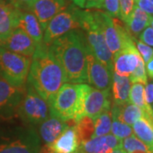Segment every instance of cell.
Here are the masks:
<instances>
[{
	"label": "cell",
	"instance_id": "1",
	"mask_svg": "<svg viewBox=\"0 0 153 153\" xmlns=\"http://www.w3.org/2000/svg\"><path fill=\"white\" fill-rule=\"evenodd\" d=\"M31 58L26 83L50 105L60 87L66 82L65 72L44 42L37 44Z\"/></svg>",
	"mask_w": 153,
	"mask_h": 153
},
{
	"label": "cell",
	"instance_id": "2",
	"mask_svg": "<svg viewBox=\"0 0 153 153\" xmlns=\"http://www.w3.org/2000/svg\"><path fill=\"white\" fill-rule=\"evenodd\" d=\"M49 48L65 72L66 82H88L87 41L82 30L70 31L53 41Z\"/></svg>",
	"mask_w": 153,
	"mask_h": 153
},
{
	"label": "cell",
	"instance_id": "3",
	"mask_svg": "<svg viewBox=\"0 0 153 153\" xmlns=\"http://www.w3.org/2000/svg\"><path fill=\"white\" fill-rule=\"evenodd\" d=\"M0 121V153L40 152V137L33 126L18 116Z\"/></svg>",
	"mask_w": 153,
	"mask_h": 153
},
{
	"label": "cell",
	"instance_id": "4",
	"mask_svg": "<svg viewBox=\"0 0 153 153\" xmlns=\"http://www.w3.org/2000/svg\"><path fill=\"white\" fill-rule=\"evenodd\" d=\"M90 88L87 83L65 82L50 103L51 115L76 123L84 116V102Z\"/></svg>",
	"mask_w": 153,
	"mask_h": 153
},
{
	"label": "cell",
	"instance_id": "5",
	"mask_svg": "<svg viewBox=\"0 0 153 153\" xmlns=\"http://www.w3.org/2000/svg\"><path fill=\"white\" fill-rule=\"evenodd\" d=\"M80 23L81 30L85 34L87 44L94 56L108 69L113 71V55L105 44L103 33L94 19L93 11L82 10Z\"/></svg>",
	"mask_w": 153,
	"mask_h": 153
},
{
	"label": "cell",
	"instance_id": "6",
	"mask_svg": "<svg viewBox=\"0 0 153 153\" xmlns=\"http://www.w3.org/2000/svg\"><path fill=\"white\" fill-rule=\"evenodd\" d=\"M31 58L0 46V76L16 87H24L27 80Z\"/></svg>",
	"mask_w": 153,
	"mask_h": 153
},
{
	"label": "cell",
	"instance_id": "7",
	"mask_svg": "<svg viewBox=\"0 0 153 153\" xmlns=\"http://www.w3.org/2000/svg\"><path fill=\"white\" fill-rule=\"evenodd\" d=\"M17 114L26 123L38 125L51 116L50 105L26 83V93L19 105Z\"/></svg>",
	"mask_w": 153,
	"mask_h": 153
},
{
	"label": "cell",
	"instance_id": "8",
	"mask_svg": "<svg viewBox=\"0 0 153 153\" xmlns=\"http://www.w3.org/2000/svg\"><path fill=\"white\" fill-rule=\"evenodd\" d=\"M81 12L82 10L72 4L52 18L44 30V44L49 46L55 39L70 31L81 29Z\"/></svg>",
	"mask_w": 153,
	"mask_h": 153
},
{
	"label": "cell",
	"instance_id": "9",
	"mask_svg": "<svg viewBox=\"0 0 153 153\" xmlns=\"http://www.w3.org/2000/svg\"><path fill=\"white\" fill-rule=\"evenodd\" d=\"M25 93L26 86H14L0 76V119L18 116V107Z\"/></svg>",
	"mask_w": 153,
	"mask_h": 153
},
{
	"label": "cell",
	"instance_id": "10",
	"mask_svg": "<svg viewBox=\"0 0 153 153\" xmlns=\"http://www.w3.org/2000/svg\"><path fill=\"white\" fill-rule=\"evenodd\" d=\"M86 60L88 82L97 89H111L114 71L108 69L94 56L88 44Z\"/></svg>",
	"mask_w": 153,
	"mask_h": 153
},
{
	"label": "cell",
	"instance_id": "11",
	"mask_svg": "<svg viewBox=\"0 0 153 153\" xmlns=\"http://www.w3.org/2000/svg\"><path fill=\"white\" fill-rule=\"evenodd\" d=\"M95 21L104 35L105 41L108 49L114 55L123 48V43L119 32L114 22V18L109 16L106 12L101 10L93 11Z\"/></svg>",
	"mask_w": 153,
	"mask_h": 153
},
{
	"label": "cell",
	"instance_id": "12",
	"mask_svg": "<svg viewBox=\"0 0 153 153\" xmlns=\"http://www.w3.org/2000/svg\"><path fill=\"white\" fill-rule=\"evenodd\" d=\"M111 89L100 90L91 87L84 102V116L95 120L100 115L111 110Z\"/></svg>",
	"mask_w": 153,
	"mask_h": 153
},
{
	"label": "cell",
	"instance_id": "13",
	"mask_svg": "<svg viewBox=\"0 0 153 153\" xmlns=\"http://www.w3.org/2000/svg\"><path fill=\"white\" fill-rule=\"evenodd\" d=\"M69 4V0H35L30 10L36 16L44 31L51 19L66 9Z\"/></svg>",
	"mask_w": 153,
	"mask_h": 153
},
{
	"label": "cell",
	"instance_id": "14",
	"mask_svg": "<svg viewBox=\"0 0 153 153\" xmlns=\"http://www.w3.org/2000/svg\"><path fill=\"white\" fill-rule=\"evenodd\" d=\"M140 57L135 44L127 45L113 55V71L120 76H129Z\"/></svg>",
	"mask_w": 153,
	"mask_h": 153
},
{
	"label": "cell",
	"instance_id": "15",
	"mask_svg": "<svg viewBox=\"0 0 153 153\" xmlns=\"http://www.w3.org/2000/svg\"><path fill=\"white\" fill-rule=\"evenodd\" d=\"M0 46L14 53L31 58L36 49L37 44L27 33L21 28L17 27Z\"/></svg>",
	"mask_w": 153,
	"mask_h": 153
},
{
	"label": "cell",
	"instance_id": "16",
	"mask_svg": "<svg viewBox=\"0 0 153 153\" xmlns=\"http://www.w3.org/2000/svg\"><path fill=\"white\" fill-rule=\"evenodd\" d=\"M17 27L22 29L38 44L44 42L43 29L36 16L30 9H18Z\"/></svg>",
	"mask_w": 153,
	"mask_h": 153
},
{
	"label": "cell",
	"instance_id": "17",
	"mask_svg": "<svg viewBox=\"0 0 153 153\" xmlns=\"http://www.w3.org/2000/svg\"><path fill=\"white\" fill-rule=\"evenodd\" d=\"M70 127L68 122L51 115L39 126V137L46 145H50Z\"/></svg>",
	"mask_w": 153,
	"mask_h": 153
},
{
	"label": "cell",
	"instance_id": "18",
	"mask_svg": "<svg viewBox=\"0 0 153 153\" xmlns=\"http://www.w3.org/2000/svg\"><path fill=\"white\" fill-rule=\"evenodd\" d=\"M18 10L10 3L0 1V43L8 38L17 28ZM0 44V45H1Z\"/></svg>",
	"mask_w": 153,
	"mask_h": 153
},
{
	"label": "cell",
	"instance_id": "19",
	"mask_svg": "<svg viewBox=\"0 0 153 153\" xmlns=\"http://www.w3.org/2000/svg\"><path fill=\"white\" fill-rule=\"evenodd\" d=\"M50 149L56 153H76L80 146L75 125L70 126L52 144Z\"/></svg>",
	"mask_w": 153,
	"mask_h": 153
},
{
	"label": "cell",
	"instance_id": "20",
	"mask_svg": "<svg viewBox=\"0 0 153 153\" xmlns=\"http://www.w3.org/2000/svg\"><path fill=\"white\" fill-rule=\"evenodd\" d=\"M111 117L128 125H133L142 117V109L129 102L123 105L113 104L111 108Z\"/></svg>",
	"mask_w": 153,
	"mask_h": 153
},
{
	"label": "cell",
	"instance_id": "21",
	"mask_svg": "<svg viewBox=\"0 0 153 153\" xmlns=\"http://www.w3.org/2000/svg\"><path fill=\"white\" fill-rule=\"evenodd\" d=\"M152 16L148 15L145 11L140 10L138 6L134 4L131 15L124 22L129 33L133 38L138 37L142 31L149 27Z\"/></svg>",
	"mask_w": 153,
	"mask_h": 153
},
{
	"label": "cell",
	"instance_id": "22",
	"mask_svg": "<svg viewBox=\"0 0 153 153\" xmlns=\"http://www.w3.org/2000/svg\"><path fill=\"white\" fill-rule=\"evenodd\" d=\"M131 88V82L128 76H120L113 72L112 75V97L113 104L123 105L128 102V95Z\"/></svg>",
	"mask_w": 153,
	"mask_h": 153
},
{
	"label": "cell",
	"instance_id": "23",
	"mask_svg": "<svg viewBox=\"0 0 153 153\" xmlns=\"http://www.w3.org/2000/svg\"><path fill=\"white\" fill-rule=\"evenodd\" d=\"M133 133L153 153V126L145 117H140L133 124Z\"/></svg>",
	"mask_w": 153,
	"mask_h": 153
},
{
	"label": "cell",
	"instance_id": "24",
	"mask_svg": "<svg viewBox=\"0 0 153 153\" xmlns=\"http://www.w3.org/2000/svg\"><path fill=\"white\" fill-rule=\"evenodd\" d=\"M113 149L110 147L104 136H94L90 140L80 144L76 153H111Z\"/></svg>",
	"mask_w": 153,
	"mask_h": 153
},
{
	"label": "cell",
	"instance_id": "25",
	"mask_svg": "<svg viewBox=\"0 0 153 153\" xmlns=\"http://www.w3.org/2000/svg\"><path fill=\"white\" fill-rule=\"evenodd\" d=\"M75 128L80 144L94 137V122L91 117L88 116H83L82 118H80L75 123Z\"/></svg>",
	"mask_w": 153,
	"mask_h": 153
},
{
	"label": "cell",
	"instance_id": "26",
	"mask_svg": "<svg viewBox=\"0 0 153 153\" xmlns=\"http://www.w3.org/2000/svg\"><path fill=\"white\" fill-rule=\"evenodd\" d=\"M94 136H104L111 132V110L106 111L100 114L98 117L94 120Z\"/></svg>",
	"mask_w": 153,
	"mask_h": 153
},
{
	"label": "cell",
	"instance_id": "27",
	"mask_svg": "<svg viewBox=\"0 0 153 153\" xmlns=\"http://www.w3.org/2000/svg\"><path fill=\"white\" fill-rule=\"evenodd\" d=\"M144 91H145L144 84L140 83V82L134 83L130 88L129 95H128V102L140 107L142 110L144 109L146 105V101H145V97H144Z\"/></svg>",
	"mask_w": 153,
	"mask_h": 153
},
{
	"label": "cell",
	"instance_id": "28",
	"mask_svg": "<svg viewBox=\"0 0 153 153\" xmlns=\"http://www.w3.org/2000/svg\"><path fill=\"white\" fill-rule=\"evenodd\" d=\"M122 149H123L127 153H131L135 151H143L150 153L147 146L134 134H132L122 140Z\"/></svg>",
	"mask_w": 153,
	"mask_h": 153
},
{
	"label": "cell",
	"instance_id": "29",
	"mask_svg": "<svg viewBox=\"0 0 153 153\" xmlns=\"http://www.w3.org/2000/svg\"><path fill=\"white\" fill-rule=\"evenodd\" d=\"M111 131L113 135L117 137L120 140H123L133 134V128L130 127V125L122 123L113 117H112V122H111Z\"/></svg>",
	"mask_w": 153,
	"mask_h": 153
},
{
	"label": "cell",
	"instance_id": "30",
	"mask_svg": "<svg viewBox=\"0 0 153 153\" xmlns=\"http://www.w3.org/2000/svg\"><path fill=\"white\" fill-rule=\"evenodd\" d=\"M128 78H129L130 82H133V83H135V82H140V83H142V84H146L147 83V74H146V71L145 63H144L141 57L140 58V60H139V63L137 65L136 68L130 74Z\"/></svg>",
	"mask_w": 153,
	"mask_h": 153
},
{
	"label": "cell",
	"instance_id": "31",
	"mask_svg": "<svg viewBox=\"0 0 153 153\" xmlns=\"http://www.w3.org/2000/svg\"><path fill=\"white\" fill-rule=\"evenodd\" d=\"M102 9L113 18H120L119 0H103Z\"/></svg>",
	"mask_w": 153,
	"mask_h": 153
},
{
	"label": "cell",
	"instance_id": "32",
	"mask_svg": "<svg viewBox=\"0 0 153 153\" xmlns=\"http://www.w3.org/2000/svg\"><path fill=\"white\" fill-rule=\"evenodd\" d=\"M120 4V19L125 22L131 15L134 7V0H119Z\"/></svg>",
	"mask_w": 153,
	"mask_h": 153
},
{
	"label": "cell",
	"instance_id": "33",
	"mask_svg": "<svg viewBox=\"0 0 153 153\" xmlns=\"http://www.w3.org/2000/svg\"><path fill=\"white\" fill-rule=\"evenodd\" d=\"M135 46L140 53V55L142 58L145 64H146L149 60L153 57V49L151 48L149 45L144 44L141 41H136Z\"/></svg>",
	"mask_w": 153,
	"mask_h": 153
},
{
	"label": "cell",
	"instance_id": "34",
	"mask_svg": "<svg viewBox=\"0 0 153 153\" xmlns=\"http://www.w3.org/2000/svg\"><path fill=\"white\" fill-rule=\"evenodd\" d=\"M140 41L149 46H153V28L147 27L142 31V33L139 35Z\"/></svg>",
	"mask_w": 153,
	"mask_h": 153
},
{
	"label": "cell",
	"instance_id": "35",
	"mask_svg": "<svg viewBox=\"0 0 153 153\" xmlns=\"http://www.w3.org/2000/svg\"><path fill=\"white\" fill-rule=\"evenodd\" d=\"M134 4L148 15L153 16V4L149 0H134Z\"/></svg>",
	"mask_w": 153,
	"mask_h": 153
},
{
	"label": "cell",
	"instance_id": "36",
	"mask_svg": "<svg viewBox=\"0 0 153 153\" xmlns=\"http://www.w3.org/2000/svg\"><path fill=\"white\" fill-rule=\"evenodd\" d=\"M144 97L146 104L152 106L153 105V81L146 83V86L144 91Z\"/></svg>",
	"mask_w": 153,
	"mask_h": 153
},
{
	"label": "cell",
	"instance_id": "37",
	"mask_svg": "<svg viewBox=\"0 0 153 153\" xmlns=\"http://www.w3.org/2000/svg\"><path fill=\"white\" fill-rule=\"evenodd\" d=\"M11 4L18 9H30L35 0H8Z\"/></svg>",
	"mask_w": 153,
	"mask_h": 153
},
{
	"label": "cell",
	"instance_id": "38",
	"mask_svg": "<svg viewBox=\"0 0 153 153\" xmlns=\"http://www.w3.org/2000/svg\"><path fill=\"white\" fill-rule=\"evenodd\" d=\"M103 5V0H86L85 8L86 9H96L101 10Z\"/></svg>",
	"mask_w": 153,
	"mask_h": 153
},
{
	"label": "cell",
	"instance_id": "39",
	"mask_svg": "<svg viewBox=\"0 0 153 153\" xmlns=\"http://www.w3.org/2000/svg\"><path fill=\"white\" fill-rule=\"evenodd\" d=\"M146 71L147 73L148 76L153 79V57L148 61L146 65Z\"/></svg>",
	"mask_w": 153,
	"mask_h": 153
},
{
	"label": "cell",
	"instance_id": "40",
	"mask_svg": "<svg viewBox=\"0 0 153 153\" xmlns=\"http://www.w3.org/2000/svg\"><path fill=\"white\" fill-rule=\"evenodd\" d=\"M73 2V4H75L77 7L81 8V9H84L85 8V3L86 0H71Z\"/></svg>",
	"mask_w": 153,
	"mask_h": 153
},
{
	"label": "cell",
	"instance_id": "41",
	"mask_svg": "<svg viewBox=\"0 0 153 153\" xmlns=\"http://www.w3.org/2000/svg\"><path fill=\"white\" fill-rule=\"evenodd\" d=\"M39 153H56V152H54L50 149L49 145H46V144H45V146H44L41 147V150H40V152Z\"/></svg>",
	"mask_w": 153,
	"mask_h": 153
},
{
	"label": "cell",
	"instance_id": "42",
	"mask_svg": "<svg viewBox=\"0 0 153 153\" xmlns=\"http://www.w3.org/2000/svg\"><path fill=\"white\" fill-rule=\"evenodd\" d=\"M111 153H127L123 150V149H122V148H118V149H115V150H113V152Z\"/></svg>",
	"mask_w": 153,
	"mask_h": 153
},
{
	"label": "cell",
	"instance_id": "43",
	"mask_svg": "<svg viewBox=\"0 0 153 153\" xmlns=\"http://www.w3.org/2000/svg\"><path fill=\"white\" fill-rule=\"evenodd\" d=\"M150 25H151V27L153 28V16L151 17V21H150Z\"/></svg>",
	"mask_w": 153,
	"mask_h": 153
},
{
	"label": "cell",
	"instance_id": "44",
	"mask_svg": "<svg viewBox=\"0 0 153 153\" xmlns=\"http://www.w3.org/2000/svg\"><path fill=\"white\" fill-rule=\"evenodd\" d=\"M131 153H148L146 152H143V151H135V152H133Z\"/></svg>",
	"mask_w": 153,
	"mask_h": 153
},
{
	"label": "cell",
	"instance_id": "45",
	"mask_svg": "<svg viewBox=\"0 0 153 153\" xmlns=\"http://www.w3.org/2000/svg\"><path fill=\"white\" fill-rule=\"evenodd\" d=\"M149 1H150V2H151V3L153 4V0H149Z\"/></svg>",
	"mask_w": 153,
	"mask_h": 153
},
{
	"label": "cell",
	"instance_id": "46",
	"mask_svg": "<svg viewBox=\"0 0 153 153\" xmlns=\"http://www.w3.org/2000/svg\"><path fill=\"white\" fill-rule=\"evenodd\" d=\"M0 1H5V0H0Z\"/></svg>",
	"mask_w": 153,
	"mask_h": 153
},
{
	"label": "cell",
	"instance_id": "47",
	"mask_svg": "<svg viewBox=\"0 0 153 153\" xmlns=\"http://www.w3.org/2000/svg\"><path fill=\"white\" fill-rule=\"evenodd\" d=\"M152 109H153V105H152Z\"/></svg>",
	"mask_w": 153,
	"mask_h": 153
},
{
	"label": "cell",
	"instance_id": "48",
	"mask_svg": "<svg viewBox=\"0 0 153 153\" xmlns=\"http://www.w3.org/2000/svg\"><path fill=\"white\" fill-rule=\"evenodd\" d=\"M0 44H1V43H0Z\"/></svg>",
	"mask_w": 153,
	"mask_h": 153
},
{
	"label": "cell",
	"instance_id": "49",
	"mask_svg": "<svg viewBox=\"0 0 153 153\" xmlns=\"http://www.w3.org/2000/svg\"></svg>",
	"mask_w": 153,
	"mask_h": 153
}]
</instances>
